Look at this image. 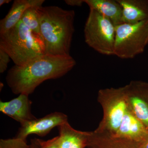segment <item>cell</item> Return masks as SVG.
Wrapping results in <instances>:
<instances>
[{"instance_id":"cell-17","label":"cell","mask_w":148,"mask_h":148,"mask_svg":"<svg viewBox=\"0 0 148 148\" xmlns=\"http://www.w3.org/2000/svg\"><path fill=\"white\" fill-rule=\"evenodd\" d=\"M0 148H30L27 141L17 138L1 139Z\"/></svg>"},{"instance_id":"cell-20","label":"cell","mask_w":148,"mask_h":148,"mask_svg":"<svg viewBox=\"0 0 148 148\" xmlns=\"http://www.w3.org/2000/svg\"><path fill=\"white\" fill-rule=\"evenodd\" d=\"M65 2L68 5L78 7L81 6L85 3L84 0H66Z\"/></svg>"},{"instance_id":"cell-16","label":"cell","mask_w":148,"mask_h":148,"mask_svg":"<svg viewBox=\"0 0 148 148\" xmlns=\"http://www.w3.org/2000/svg\"><path fill=\"white\" fill-rule=\"evenodd\" d=\"M39 7H32L27 9L21 16V20L33 33L41 38L39 15L38 11Z\"/></svg>"},{"instance_id":"cell-5","label":"cell","mask_w":148,"mask_h":148,"mask_svg":"<svg viewBox=\"0 0 148 148\" xmlns=\"http://www.w3.org/2000/svg\"><path fill=\"white\" fill-rule=\"evenodd\" d=\"M114 55L131 59L143 53L148 45V20L115 26Z\"/></svg>"},{"instance_id":"cell-8","label":"cell","mask_w":148,"mask_h":148,"mask_svg":"<svg viewBox=\"0 0 148 148\" xmlns=\"http://www.w3.org/2000/svg\"><path fill=\"white\" fill-rule=\"evenodd\" d=\"M113 136L138 145L148 138V129L135 116L128 106L119 129Z\"/></svg>"},{"instance_id":"cell-15","label":"cell","mask_w":148,"mask_h":148,"mask_svg":"<svg viewBox=\"0 0 148 148\" xmlns=\"http://www.w3.org/2000/svg\"><path fill=\"white\" fill-rule=\"evenodd\" d=\"M138 145L105 133L90 132L87 148H137Z\"/></svg>"},{"instance_id":"cell-10","label":"cell","mask_w":148,"mask_h":148,"mask_svg":"<svg viewBox=\"0 0 148 148\" xmlns=\"http://www.w3.org/2000/svg\"><path fill=\"white\" fill-rule=\"evenodd\" d=\"M32 103L29 95L20 94L10 101H0V111L21 125L36 119L32 112Z\"/></svg>"},{"instance_id":"cell-23","label":"cell","mask_w":148,"mask_h":148,"mask_svg":"<svg viewBox=\"0 0 148 148\" xmlns=\"http://www.w3.org/2000/svg\"><path fill=\"white\" fill-rule=\"evenodd\" d=\"M11 1V0H1L0 1V6L5 4L9 3Z\"/></svg>"},{"instance_id":"cell-14","label":"cell","mask_w":148,"mask_h":148,"mask_svg":"<svg viewBox=\"0 0 148 148\" xmlns=\"http://www.w3.org/2000/svg\"><path fill=\"white\" fill-rule=\"evenodd\" d=\"M84 1L90 9L103 14L115 26L123 24L122 8L117 0H84Z\"/></svg>"},{"instance_id":"cell-4","label":"cell","mask_w":148,"mask_h":148,"mask_svg":"<svg viewBox=\"0 0 148 148\" xmlns=\"http://www.w3.org/2000/svg\"><path fill=\"white\" fill-rule=\"evenodd\" d=\"M98 101L103 108V116L94 131L114 136L128 108L126 86L101 89L98 91Z\"/></svg>"},{"instance_id":"cell-2","label":"cell","mask_w":148,"mask_h":148,"mask_svg":"<svg viewBox=\"0 0 148 148\" xmlns=\"http://www.w3.org/2000/svg\"><path fill=\"white\" fill-rule=\"evenodd\" d=\"M38 11L45 54L70 55L75 32V11L55 5L41 6Z\"/></svg>"},{"instance_id":"cell-21","label":"cell","mask_w":148,"mask_h":148,"mask_svg":"<svg viewBox=\"0 0 148 148\" xmlns=\"http://www.w3.org/2000/svg\"><path fill=\"white\" fill-rule=\"evenodd\" d=\"M143 87L145 96L148 101V82H144Z\"/></svg>"},{"instance_id":"cell-9","label":"cell","mask_w":148,"mask_h":148,"mask_svg":"<svg viewBox=\"0 0 148 148\" xmlns=\"http://www.w3.org/2000/svg\"><path fill=\"white\" fill-rule=\"evenodd\" d=\"M143 85L144 82L135 81L125 86L130 109L148 129V101L144 93Z\"/></svg>"},{"instance_id":"cell-3","label":"cell","mask_w":148,"mask_h":148,"mask_svg":"<svg viewBox=\"0 0 148 148\" xmlns=\"http://www.w3.org/2000/svg\"><path fill=\"white\" fill-rule=\"evenodd\" d=\"M0 48L8 53L16 66H24L45 55L40 38L21 20L8 31L0 34Z\"/></svg>"},{"instance_id":"cell-6","label":"cell","mask_w":148,"mask_h":148,"mask_svg":"<svg viewBox=\"0 0 148 148\" xmlns=\"http://www.w3.org/2000/svg\"><path fill=\"white\" fill-rule=\"evenodd\" d=\"M84 33L88 46L102 55H114L115 26L108 18L90 9Z\"/></svg>"},{"instance_id":"cell-22","label":"cell","mask_w":148,"mask_h":148,"mask_svg":"<svg viewBox=\"0 0 148 148\" xmlns=\"http://www.w3.org/2000/svg\"><path fill=\"white\" fill-rule=\"evenodd\" d=\"M137 148H148V138L143 143L138 145Z\"/></svg>"},{"instance_id":"cell-13","label":"cell","mask_w":148,"mask_h":148,"mask_svg":"<svg viewBox=\"0 0 148 148\" xmlns=\"http://www.w3.org/2000/svg\"><path fill=\"white\" fill-rule=\"evenodd\" d=\"M44 0H15L8 13L0 21V34L4 33L15 26L21 20L27 9L41 6Z\"/></svg>"},{"instance_id":"cell-1","label":"cell","mask_w":148,"mask_h":148,"mask_svg":"<svg viewBox=\"0 0 148 148\" xmlns=\"http://www.w3.org/2000/svg\"><path fill=\"white\" fill-rule=\"evenodd\" d=\"M76 64L71 55L45 54L24 66L14 65L8 72L6 80L14 94L29 95L43 82L64 76Z\"/></svg>"},{"instance_id":"cell-18","label":"cell","mask_w":148,"mask_h":148,"mask_svg":"<svg viewBox=\"0 0 148 148\" xmlns=\"http://www.w3.org/2000/svg\"><path fill=\"white\" fill-rule=\"evenodd\" d=\"M10 57L7 53L0 48V73H2L6 71Z\"/></svg>"},{"instance_id":"cell-11","label":"cell","mask_w":148,"mask_h":148,"mask_svg":"<svg viewBox=\"0 0 148 148\" xmlns=\"http://www.w3.org/2000/svg\"><path fill=\"white\" fill-rule=\"evenodd\" d=\"M58 148H85L87 147L90 132L74 129L69 122L58 127Z\"/></svg>"},{"instance_id":"cell-7","label":"cell","mask_w":148,"mask_h":148,"mask_svg":"<svg viewBox=\"0 0 148 148\" xmlns=\"http://www.w3.org/2000/svg\"><path fill=\"white\" fill-rule=\"evenodd\" d=\"M68 122V117L63 113L55 112L40 119H36L21 124L15 138L27 141L32 134L44 137L56 127Z\"/></svg>"},{"instance_id":"cell-19","label":"cell","mask_w":148,"mask_h":148,"mask_svg":"<svg viewBox=\"0 0 148 148\" xmlns=\"http://www.w3.org/2000/svg\"><path fill=\"white\" fill-rule=\"evenodd\" d=\"M58 136L47 140L39 139L41 148H58Z\"/></svg>"},{"instance_id":"cell-12","label":"cell","mask_w":148,"mask_h":148,"mask_svg":"<svg viewBox=\"0 0 148 148\" xmlns=\"http://www.w3.org/2000/svg\"><path fill=\"white\" fill-rule=\"evenodd\" d=\"M123 9V23L135 24L148 20V0H117Z\"/></svg>"}]
</instances>
